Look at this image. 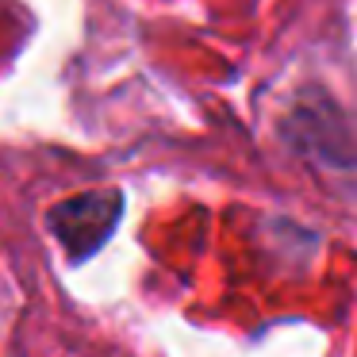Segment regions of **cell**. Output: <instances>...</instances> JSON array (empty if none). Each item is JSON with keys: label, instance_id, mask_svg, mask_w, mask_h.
I'll use <instances>...</instances> for the list:
<instances>
[{"label": "cell", "instance_id": "cell-1", "mask_svg": "<svg viewBox=\"0 0 357 357\" xmlns=\"http://www.w3.org/2000/svg\"><path fill=\"white\" fill-rule=\"evenodd\" d=\"M119 215H123V192L119 188H93L58 200L47 211V231L58 238L73 265L89 261L104 250V242L116 234Z\"/></svg>", "mask_w": 357, "mask_h": 357}]
</instances>
